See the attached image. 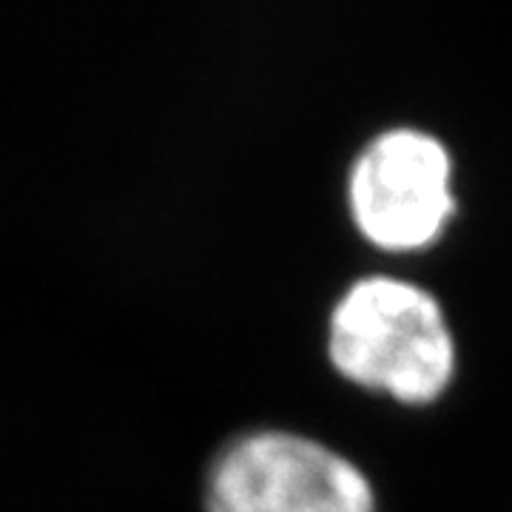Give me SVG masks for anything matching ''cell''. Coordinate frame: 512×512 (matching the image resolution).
Here are the masks:
<instances>
[{"label":"cell","instance_id":"7a4b0ae2","mask_svg":"<svg viewBox=\"0 0 512 512\" xmlns=\"http://www.w3.org/2000/svg\"><path fill=\"white\" fill-rule=\"evenodd\" d=\"M202 512H379V498L365 470L328 441L254 427L214 453Z\"/></svg>","mask_w":512,"mask_h":512},{"label":"cell","instance_id":"3957f363","mask_svg":"<svg viewBox=\"0 0 512 512\" xmlns=\"http://www.w3.org/2000/svg\"><path fill=\"white\" fill-rule=\"evenodd\" d=\"M345 197L350 220L370 245L393 254L430 248L458 208L453 154L424 128H384L356 151Z\"/></svg>","mask_w":512,"mask_h":512},{"label":"cell","instance_id":"6da1fadb","mask_svg":"<svg viewBox=\"0 0 512 512\" xmlns=\"http://www.w3.org/2000/svg\"><path fill=\"white\" fill-rule=\"evenodd\" d=\"M325 342L339 376L396 402H436L456 376V336L444 305L402 276L353 279L330 308Z\"/></svg>","mask_w":512,"mask_h":512}]
</instances>
